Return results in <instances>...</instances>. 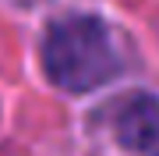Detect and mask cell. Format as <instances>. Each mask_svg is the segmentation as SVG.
Segmentation results:
<instances>
[{
  "instance_id": "obj_3",
  "label": "cell",
  "mask_w": 159,
  "mask_h": 156,
  "mask_svg": "<svg viewBox=\"0 0 159 156\" xmlns=\"http://www.w3.org/2000/svg\"><path fill=\"white\" fill-rule=\"evenodd\" d=\"M21 4H32V0H21Z\"/></svg>"
},
{
  "instance_id": "obj_2",
  "label": "cell",
  "mask_w": 159,
  "mask_h": 156,
  "mask_svg": "<svg viewBox=\"0 0 159 156\" xmlns=\"http://www.w3.org/2000/svg\"><path fill=\"white\" fill-rule=\"evenodd\" d=\"M117 142L134 156H159V99L148 92L127 96L113 117Z\"/></svg>"
},
{
  "instance_id": "obj_1",
  "label": "cell",
  "mask_w": 159,
  "mask_h": 156,
  "mask_svg": "<svg viewBox=\"0 0 159 156\" xmlns=\"http://www.w3.org/2000/svg\"><path fill=\"white\" fill-rule=\"evenodd\" d=\"M43 68L53 85L67 92H92L120 71V50L99 18L67 14L46 29Z\"/></svg>"
}]
</instances>
